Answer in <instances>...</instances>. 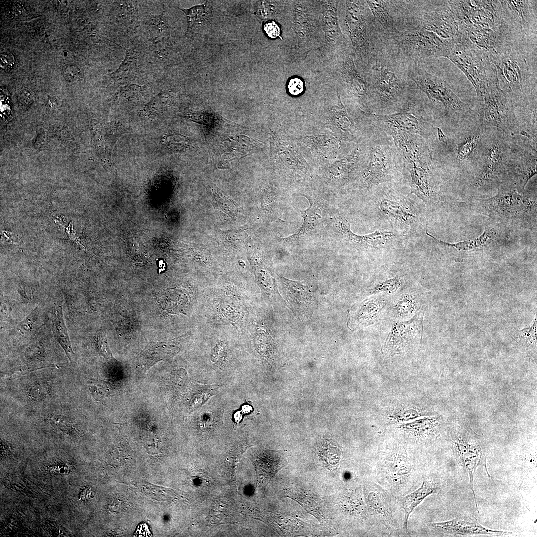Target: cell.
<instances>
[{"instance_id": "obj_1", "label": "cell", "mask_w": 537, "mask_h": 537, "mask_svg": "<svg viewBox=\"0 0 537 537\" xmlns=\"http://www.w3.org/2000/svg\"><path fill=\"white\" fill-rule=\"evenodd\" d=\"M490 57L498 87L514 107L537 101V45L513 43Z\"/></svg>"}, {"instance_id": "obj_2", "label": "cell", "mask_w": 537, "mask_h": 537, "mask_svg": "<svg viewBox=\"0 0 537 537\" xmlns=\"http://www.w3.org/2000/svg\"><path fill=\"white\" fill-rule=\"evenodd\" d=\"M462 205L504 227L528 228L536 225V199L530 198L507 184H503L493 197L475 198L462 203Z\"/></svg>"}, {"instance_id": "obj_3", "label": "cell", "mask_w": 537, "mask_h": 537, "mask_svg": "<svg viewBox=\"0 0 537 537\" xmlns=\"http://www.w3.org/2000/svg\"><path fill=\"white\" fill-rule=\"evenodd\" d=\"M368 88L382 105L400 99L410 80L406 65L394 55L379 39L376 41L369 61Z\"/></svg>"}, {"instance_id": "obj_4", "label": "cell", "mask_w": 537, "mask_h": 537, "mask_svg": "<svg viewBox=\"0 0 537 537\" xmlns=\"http://www.w3.org/2000/svg\"><path fill=\"white\" fill-rule=\"evenodd\" d=\"M389 51L406 65L445 57L452 39H443L419 26L407 24L389 38L381 40Z\"/></svg>"}, {"instance_id": "obj_5", "label": "cell", "mask_w": 537, "mask_h": 537, "mask_svg": "<svg viewBox=\"0 0 537 537\" xmlns=\"http://www.w3.org/2000/svg\"><path fill=\"white\" fill-rule=\"evenodd\" d=\"M447 58L465 75L474 87L478 98L497 82L489 55L476 47L463 34L452 39Z\"/></svg>"}, {"instance_id": "obj_6", "label": "cell", "mask_w": 537, "mask_h": 537, "mask_svg": "<svg viewBox=\"0 0 537 537\" xmlns=\"http://www.w3.org/2000/svg\"><path fill=\"white\" fill-rule=\"evenodd\" d=\"M406 2L411 24L443 39H455L461 35L449 0Z\"/></svg>"}, {"instance_id": "obj_7", "label": "cell", "mask_w": 537, "mask_h": 537, "mask_svg": "<svg viewBox=\"0 0 537 537\" xmlns=\"http://www.w3.org/2000/svg\"><path fill=\"white\" fill-rule=\"evenodd\" d=\"M449 440L458 465L468 473L471 490L478 512L479 508L473 487L474 474L476 469L482 466L485 468L488 477L492 476L487 467V446L483 438L475 433L471 428L457 426L452 429Z\"/></svg>"}, {"instance_id": "obj_8", "label": "cell", "mask_w": 537, "mask_h": 537, "mask_svg": "<svg viewBox=\"0 0 537 537\" xmlns=\"http://www.w3.org/2000/svg\"><path fill=\"white\" fill-rule=\"evenodd\" d=\"M503 16L512 40L537 45V1L500 0Z\"/></svg>"}, {"instance_id": "obj_9", "label": "cell", "mask_w": 537, "mask_h": 537, "mask_svg": "<svg viewBox=\"0 0 537 537\" xmlns=\"http://www.w3.org/2000/svg\"><path fill=\"white\" fill-rule=\"evenodd\" d=\"M427 230V227L426 234L431 238L436 246L456 262H462L468 257L499 246L508 238L505 227L494 222L486 226L484 232L478 237L454 243L438 239L429 234Z\"/></svg>"}, {"instance_id": "obj_10", "label": "cell", "mask_w": 537, "mask_h": 537, "mask_svg": "<svg viewBox=\"0 0 537 537\" xmlns=\"http://www.w3.org/2000/svg\"><path fill=\"white\" fill-rule=\"evenodd\" d=\"M406 73L409 79L431 101L446 111L459 113L466 109V104L442 78L429 73L418 64L406 65Z\"/></svg>"}, {"instance_id": "obj_11", "label": "cell", "mask_w": 537, "mask_h": 537, "mask_svg": "<svg viewBox=\"0 0 537 537\" xmlns=\"http://www.w3.org/2000/svg\"><path fill=\"white\" fill-rule=\"evenodd\" d=\"M350 227V222L343 215L336 213L329 216L325 227L340 244L358 249L387 248L397 238L394 233L382 230L358 235L353 232Z\"/></svg>"}, {"instance_id": "obj_12", "label": "cell", "mask_w": 537, "mask_h": 537, "mask_svg": "<svg viewBox=\"0 0 537 537\" xmlns=\"http://www.w3.org/2000/svg\"><path fill=\"white\" fill-rule=\"evenodd\" d=\"M485 119L505 132L515 134L514 106L500 89L496 82L478 98Z\"/></svg>"}, {"instance_id": "obj_13", "label": "cell", "mask_w": 537, "mask_h": 537, "mask_svg": "<svg viewBox=\"0 0 537 537\" xmlns=\"http://www.w3.org/2000/svg\"><path fill=\"white\" fill-rule=\"evenodd\" d=\"M365 1L373 16L374 28L381 40L389 38L401 28L404 22L402 1Z\"/></svg>"}, {"instance_id": "obj_14", "label": "cell", "mask_w": 537, "mask_h": 537, "mask_svg": "<svg viewBox=\"0 0 537 537\" xmlns=\"http://www.w3.org/2000/svg\"><path fill=\"white\" fill-rule=\"evenodd\" d=\"M424 313L422 309L411 319L394 324L384 342L383 352L390 355L401 354L418 343L422 337Z\"/></svg>"}, {"instance_id": "obj_15", "label": "cell", "mask_w": 537, "mask_h": 537, "mask_svg": "<svg viewBox=\"0 0 537 537\" xmlns=\"http://www.w3.org/2000/svg\"><path fill=\"white\" fill-rule=\"evenodd\" d=\"M380 213L395 229L407 234L419 223L415 207L405 198L381 196L377 201Z\"/></svg>"}, {"instance_id": "obj_16", "label": "cell", "mask_w": 537, "mask_h": 537, "mask_svg": "<svg viewBox=\"0 0 537 537\" xmlns=\"http://www.w3.org/2000/svg\"><path fill=\"white\" fill-rule=\"evenodd\" d=\"M346 2L347 24L352 43L369 64L377 38V33L375 31L372 34H368L366 20L359 2Z\"/></svg>"}, {"instance_id": "obj_17", "label": "cell", "mask_w": 537, "mask_h": 537, "mask_svg": "<svg viewBox=\"0 0 537 537\" xmlns=\"http://www.w3.org/2000/svg\"><path fill=\"white\" fill-rule=\"evenodd\" d=\"M304 196L308 200L309 205L306 209L301 211L303 222L293 234L280 238V241L283 243L298 244L314 236L326 227L329 216L324 205L310 196Z\"/></svg>"}, {"instance_id": "obj_18", "label": "cell", "mask_w": 537, "mask_h": 537, "mask_svg": "<svg viewBox=\"0 0 537 537\" xmlns=\"http://www.w3.org/2000/svg\"><path fill=\"white\" fill-rule=\"evenodd\" d=\"M503 148L495 142L487 149L483 165L472 182L476 189H483L502 181L505 182L506 168L504 165Z\"/></svg>"}, {"instance_id": "obj_19", "label": "cell", "mask_w": 537, "mask_h": 537, "mask_svg": "<svg viewBox=\"0 0 537 537\" xmlns=\"http://www.w3.org/2000/svg\"><path fill=\"white\" fill-rule=\"evenodd\" d=\"M431 525L444 532L462 536L488 535L492 536H503L513 533L510 531L486 528L482 526L475 518L470 517L433 523Z\"/></svg>"}, {"instance_id": "obj_20", "label": "cell", "mask_w": 537, "mask_h": 537, "mask_svg": "<svg viewBox=\"0 0 537 537\" xmlns=\"http://www.w3.org/2000/svg\"><path fill=\"white\" fill-rule=\"evenodd\" d=\"M537 167L536 155L521 153L516 162L507 168L504 184L523 193L529 179L537 174Z\"/></svg>"}, {"instance_id": "obj_21", "label": "cell", "mask_w": 537, "mask_h": 537, "mask_svg": "<svg viewBox=\"0 0 537 537\" xmlns=\"http://www.w3.org/2000/svg\"><path fill=\"white\" fill-rule=\"evenodd\" d=\"M390 166L384 152L379 148L372 151L368 167L361 175V184L365 187L389 181L391 178Z\"/></svg>"}, {"instance_id": "obj_22", "label": "cell", "mask_w": 537, "mask_h": 537, "mask_svg": "<svg viewBox=\"0 0 537 537\" xmlns=\"http://www.w3.org/2000/svg\"><path fill=\"white\" fill-rule=\"evenodd\" d=\"M387 418L391 423H398L426 416L429 412L421 405L413 402H396L389 404L385 409Z\"/></svg>"}, {"instance_id": "obj_23", "label": "cell", "mask_w": 537, "mask_h": 537, "mask_svg": "<svg viewBox=\"0 0 537 537\" xmlns=\"http://www.w3.org/2000/svg\"><path fill=\"white\" fill-rule=\"evenodd\" d=\"M264 451L255 461L257 474L263 484L268 483L286 463V458L281 454Z\"/></svg>"}, {"instance_id": "obj_24", "label": "cell", "mask_w": 537, "mask_h": 537, "mask_svg": "<svg viewBox=\"0 0 537 537\" xmlns=\"http://www.w3.org/2000/svg\"><path fill=\"white\" fill-rule=\"evenodd\" d=\"M439 491L438 485L432 479H425L416 490L404 496L400 503L405 512L404 528L407 530L408 518L414 509L428 496Z\"/></svg>"}, {"instance_id": "obj_25", "label": "cell", "mask_w": 537, "mask_h": 537, "mask_svg": "<svg viewBox=\"0 0 537 537\" xmlns=\"http://www.w3.org/2000/svg\"><path fill=\"white\" fill-rule=\"evenodd\" d=\"M279 279L284 288L287 291L290 301L300 310L307 309L311 305V294L305 281L288 279L279 275Z\"/></svg>"}, {"instance_id": "obj_26", "label": "cell", "mask_w": 537, "mask_h": 537, "mask_svg": "<svg viewBox=\"0 0 537 537\" xmlns=\"http://www.w3.org/2000/svg\"><path fill=\"white\" fill-rule=\"evenodd\" d=\"M440 426L441 421L438 418L427 417L400 425L398 428L412 437L423 439L435 436Z\"/></svg>"}, {"instance_id": "obj_27", "label": "cell", "mask_w": 537, "mask_h": 537, "mask_svg": "<svg viewBox=\"0 0 537 537\" xmlns=\"http://www.w3.org/2000/svg\"><path fill=\"white\" fill-rule=\"evenodd\" d=\"M52 322L54 336L65 351L71 363L73 364L75 361V355L72 348L61 306L56 305L55 307Z\"/></svg>"}, {"instance_id": "obj_28", "label": "cell", "mask_w": 537, "mask_h": 537, "mask_svg": "<svg viewBox=\"0 0 537 537\" xmlns=\"http://www.w3.org/2000/svg\"><path fill=\"white\" fill-rule=\"evenodd\" d=\"M410 173L411 184L415 194L424 202L430 201L432 194L427 167L421 164L413 163Z\"/></svg>"}, {"instance_id": "obj_29", "label": "cell", "mask_w": 537, "mask_h": 537, "mask_svg": "<svg viewBox=\"0 0 537 537\" xmlns=\"http://www.w3.org/2000/svg\"><path fill=\"white\" fill-rule=\"evenodd\" d=\"M168 343L157 342L145 348L139 355V365L146 370L157 362L170 357L172 354Z\"/></svg>"}, {"instance_id": "obj_30", "label": "cell", "mask_w": 537, "mask_h": 537, "mask_svg": "<svg viewBox=\"0 0 537 537\" xmlns=\"http://www.w3.org/2000/svg\"><path fill=\"white\" fill-rule=\"evenodd\" d=\"M384 305V302L380 299L366 300L351 316L352 322L356 325L367 326L372 324Z\"/></svg>"}, {"instance_id": "obj_31", "label": "cell", "mask_w": 537, "mask_h": 537, "mask_svg": "<svg viewBox=\"0 0 537 537\" xmlns=\"http://www.w3.org/2000/svg\"><path fill=\"white\" fill-rule=\"evenodd\" d=\"M255 141L248 137L237 136L231 137L223 142V151L230 156L242 157L254 151Z\"/></svg>"}, {"instance_id": "obj_32", "label": "cell", "mask_w": 537, "mask_h": 537, "mask_svg": "<svg viewBox=\"0 0 537 537\" xmlns=\"http://www.w3.org/2000/svg\"><path fill=\"white\" fill-rule=\"evenodd\" d=\"M180 9L185 14L187 18L186 36H189L198 26L203 25L208 20L211 13V7L208 1L189 8Z\"/></svg>"}, {"instance_id": "obj_33", "label": "cell", "mask_w": 537, "mask_h": 537, "mask_svg": "<svg viewBox=\"0 0 537 537\" xmlns=\"http://www.w3.org/2000/svg\"><path fill=\"white\" fill-rule=\"evenodd\" d=\"M377 116L379 120L399 130L409 132H418V121L414 115L407 111H403L389 115Z\"/></svg>"}, {"instance_id": "obj_34", "label": "cell", "mask_w": 537, "mask_h": 537, "mask_svg": "<svg viewBox=\"0 0 537 537\" xmlns=\"http://www.w3.org/2000/svg\"><path fill=\"white\" fill-rule=\"evenodd\" d=\"M138 54L131 49L126 50L125 58L118 68L111 74L118 80H126L134 77L138 69Z\"/></svg>"}, {"instance_id": "obj_35", "label": "cell", "mask_w": 537, "mask_h": 537, "mask_svg": "<svg viewBox=\"0 0 537 537\" xmlns=\"http://www.w3.org/2000/svg\"><path fill=\"white\" fill-rule=\"evenodd\" d=\"M480 137L479 134L471 133L462 138L457 146L456 155L459 160H464L470 158L475 153L479 146Z\"/></svg>"}, {"instance_id": "obj_36", "label": "cell", "mask_w": 537, "mask_h": 537, "mask_svg": "<svg viewBox=\"0 0 537 537\" xmlns=\"http://www.w3.org/2000/svg\"><path fill=\"white\" fill-rule=\"evenodd\" d=\"M319 455L328 466H334L340 459V451L338 448L326 440L322 441L318 447Z\"/></svg>"}, {"instance_id": "obj_37", "label": "cell", "mask_w": 537, "mask_h": 537, "mask_svg": "<svg viewBox=\"0 0 537 537\" xmlns=\"http://www.w3.org/2000/svg\"><path fill=\"white\" fill-rule=\"evenodd\" d=\"M537 316L530 326L518 330L516 335L519 342L527 348L536 347L537 345Z\"/></svg>"}, {"instance_id": "obj_38", "label": "cell", "mask_w": 537, "mask_h": 537, "mask_svg": "<svg viewBox=\"0 0 537 537\" xmlns=\"http://www.w3.org/2000/svg\"><path fill=\"white\" fill-rule=\"evenodd\" d=\"M146 25L158 37H162L168 30V24L163 12L160 15L148 14L146 18Z\"/></svg>"}, {"instance_id": "obj_39", "label": "cell", "mask_w": 537, "mask_h": 537, "mask_svg": "<svg viewBox=\"0 0 537 537\" xmlns=\"http://www.w3.org/2000/svg\"><path fill=\"white\" fill-rule=\"evenodd\" d=\"M169 102V98L166 93H160L147 103L144 111L149 115H157L165 110Z\"/></svg>"}, {"instance_id": "obj_40", "label": "cell", "mask_w": 537, "mask_h": 537, "mask_svg": "<svg viewBox=\"0 0 537 537\" xmlns=\"http://www.w3.org/2000/svg\"><path fill=\"white\" fill-rule=\"evenodd\" d=\"M260 207L267 215L272 218H278L277 198L272 192L266 191L264 193L260 199Z\"/></svg>"}, {"instance_id": "obj_41", "label": "cell", "mask_w": 537, "mask_h": 537, "mask_svg": "<svg viewBox=\"0 0 537 537\" xmlns=\"http://www.w3.org/2000/svg\"><path fill=\"white\" fill-rule=\"evenodd\" d=\"M334 119L338 126L343 130H347L351 126V121L348 115L346 110L342 104L340 97L338 95L337 105L331 109Z\"/></svg>"}, {"instance_id": "obj_42", "label": "cell", "mask_w": 537, "mask_h": 537, "mask_svg": "<svg viewBox=\"0 0 537 537\" xmlns=\"http://www.w3.org/2000/svg\"><path fill=\"white\" fill-rule=\"evenodd\" d=\"M416 307L415 301L411 296L402 298L395 305L394 313L396 317H404L411 313Z\"/></svg>"}, {"instance_id": "obj_43", "label": "cell", "mask_w": 537, "mask_h": 537, "mask_svg": "<svg viewBox=\"0 0 537 537\" xmlns=\"http://www.w3.org/2000/svg\"><path fill=\"white\" fill-rule=\"evenodd\" d=\"M164 143L166 146L172 151L181 150L188 146L187 139L179 135H170L167 136L165 138Z\"/></svg>"}, {"instance_id": "obj_44", "label": "cell", "mask_w": 537, "mask_h": 537, "mask_svg": "<svg viewBox=\"0 0 537 537\" xmlns=\"http://www.w3.org/2000/svg\"><path fill=\"white\" fill-rule=\"evenodd\" d=\"M95 340L98 351L102 356L107 359L113 358L105 334L103 332H99Z\"/></svg>"}, {"instance_id": "obj_45", "label": "cell", "mask_w": 537, "mask_h": 537, "mask_svg": "<svg viewBox=\"0 0 537 537\" xmlns=\"http://www.w3.org/2000/svg\"><path fill=\"white\" fill-rule=\"evenodd\" d=\"M401 281L399 278L394 277L382 282L376 285L372 289L373 293L391 292L398 289L400 286Z\"/></svg>"}, {"instance_id": "obj_46", "label": "cell", "mask_w": 537, "mask_h": 537, "mask_svg": "<svg viewBox=\"0 0 537 537\" xmlns=\"http://www.w3.org/2000/svg\"><path fill=\"white\" fill-rule=\"evenodd\" d=\"M63 75L68 81H74L81 79L83 74L81 69L75 64H68L64 66Z\"/></svg>"}, {"instance_id": "obj_47", "label": "cell", "mask_w": 537, "mask_h": 537, "mask_svg": "<svg viewBox=\"0 0 537 537\" xmlns=\"http://www.w3.org/2000/svg\"><path fill=\"white\" fill-rule=\"evenodd\" d=\"M142 87L139 85H128L122 88L120 95L122 98L127 100H134L142 92Z\"/></svg>"}, {"instance_id": "obj_48", "label": "cell", "mask_w": 537, "mask_h": 537, "mask_svg": "<svg viewBox=\"0 0 537 537\" xmlns=\"http://www.w3.org/2000/svg\"><path fill=\"white\" fill-rule=\"evenodd\" d=\"M287 87L288 91L291 95H298L304 90V83L300 78L293 77L289 80Z\"/></svg>"}, {"instance_id": "obj_49", "label": "cell", "mask_w": 537, "mask_h": 537, "mask_svg": "<svg viewBox=\"0 0 537 537\" xmlns=\"http://www.w3.org/2000/svg\"><path fill=\"white\" fill-rule=\"evenodd\" d=\"M38 311L37 309L33 310L24 320L20 323V328L24 331H30L33 328L37 320Z\"/></svg>"}, {"instance_id": "obj_50", "label": "cell", "mask_w": 537, "mask_h": 537, "mask_svg": "<svg viewBox=\"0 0 537 537\" xmlns=\"http://www.w3.org/2000/svg\"><path fill=\"white\" fill-rule=\"evenodd\" d=\"M264 30L269 37L275 38L280 33V29L278 25L273 21L266 22L264 25Z\"/></svg>"}, {"instance_id": "obj_51", "label": "cell", "mask_w": 537, "mask_h": 537, "mask_svg": "<svg viewBox=\"0 0 537 537\" xmlns=\"http://www.w3.org/2000/svg\"><path fill=\"white\" fill-rule=\"evenodd\" d=\"M14 65V58L11 53L5 52L1 54L0 65L5 71L9 70Z\"/></svg>"}, {"instance_id": "obj_52", "label": "cell", "mask_w": 537, "mask_h": 537, "mask_svg": "<svg viewBox=\"0 0 537 537\" xmlns=\"http://www.w3.org/2000/svg\"><path fill=\"white\" fill-rule=\"evenodd\" d=\"M437 133L440 142L447 145L448 144V138L444 135L441 129L439 128H437Z\"/></svg>"}]
</instances>
